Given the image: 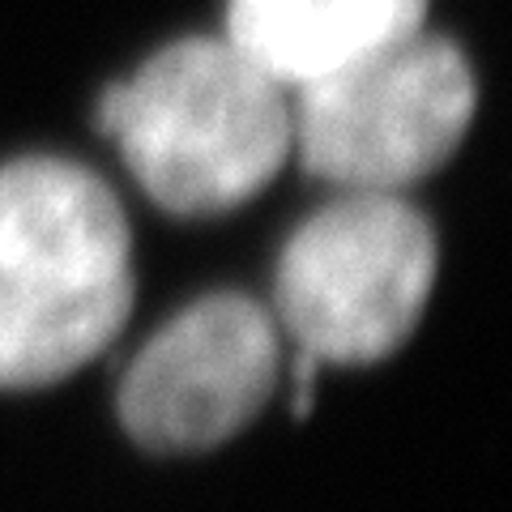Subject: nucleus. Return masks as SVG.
<instances>
[{"instance_id": "f257e3e1", "label": "nucleus", "mask_w": 512, "mask_h": 512, "mask_svg": "<svg viewBox=\"0 0 512 512\" xmlns=\"http://www.w3.org/2000/svg\"><path fill=\"white\" fill-rule=\"evenodd\" d=\"M133 227L94 167L0 163V393L77 376L133 316Z\"/></svg>"}, {"instance_id": "f03ea898", "label": "nucleus", "mask_w": 512, "mask_h": 512, "mask_svg": "<svg viewBox=\"0 0 512 512\" xmlns=\"http://www.w3.org/2000/svg\"><path fill=\"white\" fill-rule=\"evenodd\" d=\"M94 124L141 192L175 218H214L278 180L291 158V99L222 35H188L107 86Z\"/></svg>"}, {"instance_id": "7ed1b4c3", "label": "nucleus", "mask_w": 512, "mask_h": 512, "mask_svg": "<svg viewBox=\"0 0 512 512\" xmlns=\"http://www.w3.org/2000/svg\"><path fill=\"white\" fill-rule=\"evenodd\" d=\"M436 269V227L402 192H342L282 244L274 320L316 363H380L419 329Z\"/></svg>"}, {"instance_id": "20e7f679", "label": "nucleus", "mask_w": 512, "mask_h": 512, "mask_svg": "<svg viewBox=\"0 0 512 512\" xmlns=\"http://www.w3.org/2000/svg\"><path fill=\"white\" fill-rule=\"evenodd\" d=\"M474 111L470 56L414 30L295 90L291 154L338 192H406L457 154Z\"/></svg>"}, {"instance_id": "39448f33", "label": "nucleus", "mask_w": 512, "mask_h": 512, "mask_svg": "<svg viewBox=\"0 0 512 512\" xmlns=\"http://www.w3.org/2000/svg\"><path fill=\"white\" fill-rule=\"evenodd\" d=\"M282 367L274 312L244 291H210L133 355L116 393L120 427L146 453H210L269 406Z\"/></svg>"}, {"instance_id": "423d86ee", "label": "nucleus", "mask_w": 512, "mask_h": 512, "mask_svg": "<svg viewBox=\"0 0 512 512\" xmlns=\"http://www.w3.org/2000/svg\"><path fill=\"white\" fill-rule=\"evenodd\" d=\"M427 0H227V39L282 90H299L423 30Z\"/></svg>"}]
</instances>
